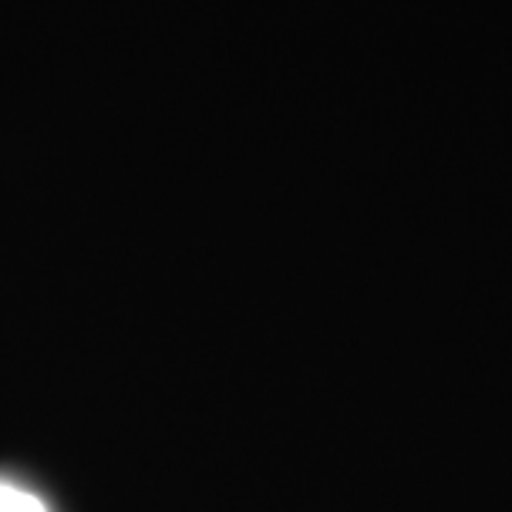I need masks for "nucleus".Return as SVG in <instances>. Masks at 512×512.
Here are the masks:
<instances>
[{
    "label": "nucleus",
    "instance_id": "nucleus-1",
    "mask_svg": "<svg viewBox=\"0 0 512 512\" xmlns=\"http://www.w3.org/2000/svg\"><path fill=\"white\" fill-rule=\"evenodd\" d=\"M0 512H46V507L37 495L12 484H0Z\"/></svg>",
    "mask_w": 512,
    "mask_h": 512
}]
</instances>
